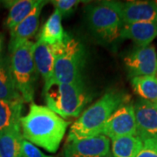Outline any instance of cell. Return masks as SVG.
Here are the masks:
<instances>
[{
	"label": "cell",
	"instance_id": "cell-29",
	"mask_svg": "<svg viewBox=\"0 0 157 157\" xmlns=\"http://www.w3.org/2000/svg\"><path fill=\"white\" fill-rule=\"evenodd\" d=\"M155 104H156V106H157V102H156V103H155Z\"/></svg>",
	"mask_w": 157,
	"mask_h": 157
},
{
	"label": "cell",
	"instance_id": "cell-23",
	"mask_svg": "<svg viewBox=\"0 0 157 157\" xmlns=\"http://www.w3.org/2000/svg\"><path fill=\"white\" fill-rule=\"evenodd\" d=\"M19 157H52L44 154L41 150H39L38 147L29 142L28 140L23 139L21 142V148Z\"/></svg>",
	"mask_w": 157,
	"mask_h": 157
},
{
	"label": "cell",
	"instance_id": "cell-15",
	"mask_svg": "<svg viewBox=\"0 0 157 157\" xmlns=\"http://www.w3.org/2000/svg\"><path fill=\"white\" fill-rule=\"evenodd\" d=\"M0 101H24L15 84L8 56L0 58Z\"/></svg>",
	"mask_w": 157,
	"mask_h": 157
},
{
	"label": "cell",
	"instance_id": "cell-24",
	"mask_svg": "<svg viewBox=\"0 0 157 157\" xmlns=\"http://www.w3.org/2000/svg\"><path fill=\"white\" fill-rule=\"evenodd\" d=\"M136 157H157V137L143 140V146Z\"/></svg>",
	"mask_w": 157,
	"mask_h": 157
},
{
	"label": "cell",
	"instance_id": "cell-21",
	"mask_svg": "<svg viewBox=\"0 0 157 157\" xmlns=\"http://www.w3.org/2000/svg\"><path fill=\"white\" fill-rule=\"evenodd\" d=\"M135 93L144 101L157 102V78L155 76H137L131 78Z\"/></svg>",
	"mask_w": 157,
	"mask_h": 157
},
{
	"label": "cell",
	"instance_id": "cell-28",
	"mask_svg": "<svg viewBox=\"0 0 157 157\" xmlns=\"http://www.w3.org/2000/svg\"><path fill=\"white\" fill-rule=\"evenodd\" d=\"M155 3H156V5H157V1H155Z\"/></svg>",
	"mask_w": 157,
	"mask_h": 157
},
{
	"label": "cell",
	"instance_id": "cell-16",
	"mask_svg": "<svg viewBox=\"0 0 157 157\" xmlns=\"http://www.w3.org/2000/svg\"><path fill=\"white\" fill-rule=\"evenodd\" d=\"M23 139L20 124L0 131V157H19Z\"/></svg>",
	"mask_w": 157,
	"mask_h": 157
},
{
	"label": "cell",
	"instance_id": "cell-25",
	"mask_svg": "<svg viewBox=\"0 0 157 157\" xmlns=\"http://www.w3.org/2000/svg\"><path fill=\"white\" fill-rule=\"evenodd\" d=\"M2 40H3V39H2V37L0 36V52H1V49H2Z\"/></svg>",
	"mask_w": 157,
	"mask_h": 157
},
{
	"label": "cell",
	"instance_id": "cell-5",
	"mask_svg": "<svg viewBox=\"0 0 157 157\" xmlns=\"http://www.w3.org/2000/svg\"><path fill=\"white\" fill-rule=\"evenodd\" d=\"M86 20L91 32L104 43L120 38L122 21L114 1H101L86 8Z\"/></svg>",
	"mask_w": 157,
	"mask_h": 157
},
{
	"label": "cell",
	"instance_id": "cell-9",
	"mask_svg": "<svg viewBox=\"0 0 157 157\" xmlns=\"http://www.w3.org/2000/svg\"><path fill=\"white\" fill-rule=\"evenodd\" d=\"M123 25L134 23H157V5L155 1L133 0L114 1Z\"/></svg>",
	"mask_w": 157,
	"mask_h": 157
},
{
	"label": "cell",
	"instance_id": "cell-2",
	"mask_svg": "<svg viewBox=\"0 0 157 157\" xmlns=\"http://www.w3.org/2000/svg\"><path fill=\"white\" fill-rule=\"evenodd\" d=\"M128 96L121 92L110 90L87 107L69 129L67 140L92 138L103 135L106 123Z\"/></svg>",
	"mask_w": 157,
	"mask_h": 157
},
{
	"label": "cell",
	"instance_id": "cell-3",
	"mask_svg": "<svg viewBox=\"0 0 157 157\" xmlns=\"http://www.w3.org/2000/svg\"><path fill=\"white\" fill-rule=\"evenodd\" d=\"M44 96L46 107L63 119L78 117L91 101L84 83L67 84L52 79L45 83Z\"/></svg>",
	"mask_w": 157,
	"mask_h": 157
},
{
	"label": "cell",
	"instance_id": "cell-18",
	"mask_svg": "<svg viewBox=\"0 0 157 157\" xmlns=\"http://www.w3.org/2000/svg\"><path fill=\"white\" fill-rule=\"evenodd\" d=\"M38 0H17L9 3V12L6 20V26L13 29L33 11L39 4Z\"/></svg>",
	"mask_w": 157,
	"mask_h": 157
},
{
	"label": "cell",
	"instance_id": "cell-19",
	"mask_svg": "<svg viewBox=\"0 0 157 157\" xmlns=\"http://www.w3.org/2000/svg\"><path fill=\"white\" fill-rule=\"evenodd\" d=\"M143 146V140L137 135H126L112 140L113 157H136Z\"/></svg>",
	"mask_w": 157,
	"mask_h": 157
},
{
	"label": "cell",
	"instance_id": "cell-14",
	"mask_svg": "<svg viewBox=\"0 0 157 157\" xmlns=\"http://www.w3.org/2000/svg\"><path fill=\"white\" fill-rule=\"evenodd\" d=\"M157 37V23L142 22L123 25L120 38L130 39L138 47L150 45Z\"/></svg>",
	"mask_w": 157,
	"mask_h": 157
},
{
	"label": "cell",
	"instance_id": "cell-26",
	"mask_svg": "<svg viewBox=\"0 0 157 157\" xmlns=\"http://www.w3.org/2000/svg\"><path fill=\"white\" fill-rule=\"evenodd\" d=\"M103 157H113V155H112V153L110 152L109 154H107V155H105V156H103Z\"/></svg>",
	"mask_w": 157,
	"mask_h": 157
},
{
	"label": "cell",
	"instance_id": "cell-27",
	"mask_svg": "<svg viewBox=\"0 0 157 157\" xmlns=\"http://www.w3.org/2000/svg\"><path fill=\"white\" fill-rule=\"evenodd\" d=\"M155 77H156V78H157V73H156V74H155Z\"/></svg>",
	"mask_w": 157,
	"mask_h": 157
},
{
	"label": "cell",
	"instance_id": "cell-17",
	"mask_svg": "<svg viewBox=\"0 0 157 157\" xmlns=\"http://www.w3.org/2000/svg\"><path fill=\"white\" fill-rule=\"evenodd\" d=\"M62 16L54 10L40 31L38 40L48 45H54L64 40L66 34L62 26Z\"/></svg>",
	"mask_w": 157,
	"mask_h": 157
},
{
	"label": "cell",
	"instance_id": "cell-7",
	"mask_svg": "<svg viewBox=\"0 0 157 157\" xmlns=\"http://www.w3.org/2000/svg\"><path fill=\"white\" fill-rule=\"evenodd\" d=\"M103 135L111 140L126 135H136L134 103L127 98L113 113L106 123Z\"/></svg>",
	"mask_w": 157,
	"mask_h": 157
},
{
	"label": "cell",
	"instance_id": "cell-1",
	"mask_svg": "<svg viewBox=\"0 0 157 157\" xmlns=\"http://www.w3.org/2000/svg\"><path fill=\"white\" fill-rule=\"evenodd\" d=\"M69 123L48 107L32 103L20 119L23 138L49 153H56Z\"/></svg>",
	"mask_w": 157,
	"mask_h": 157
},
{
	"label": "cell",
	"instance_id": "cell-8",
	"mask_svg": "<svg viewBox=\"0 0 157 157\" xmlns=\"http://www.w3.org/2000/svg\"><path fill=\"white\" fill-rule=\"evenodd\" d=\"M124 64L131 78L137 76H155L157 73V54L152 45L138 47L124 58Z\"/></svg>",
	"mask_w": 157,
	"mask_h": 157
},
{
	"label": "cell",
	"instance_id": "cell-12",
	"mask_svg": "<svg viewBox=\"0 0 157 157\" xmlns=\"http://www.w3.org/2000/svg\"><path fill=\"white\" fill-rule=\"evenodd\" d=\"M136 135L142 140L157 137V106L140 99L134 103Z\"/></svg>",
	"mask_w": 157,
	"mask_h": 157
},
{
	"label": "cell",
	"instance_id": "cell-20",
	"mask_svg": "<svg viewBox=\"0 0 157 157\" xmlns=\"http://www.w3.org/2000/svg\"><path fill=\"white\" fill-rule=\"evenodd\" d=\"M23 108V101H0V131L20 124Z\"/></svg>",
	"mask_w": 157,
	"mask_h": 157
},
{
	"label": "cell",
	"instance_id": "cell-11",
	"mask_svg": "<svg viewBox=\"0 0 157 157\" xmlns=\"http://www.w3.org/2000/svg\"><path fill=\"white\" fill-rule=\"evenodd\" d=\"M67 34L63 41L54 45H48L37 40L34 43L33 59L38 73L41 75L45 83L50 81L52 78V73L57 57L59 55L66 43Z\"/></svg>",
	"mask_w": 157,
	"mask_h": 157
},
{
	"label": "cell",
	"instance_id": "cell-22",
	"mask_svg": "<svg viewBox=\"0 0 157 157\" xmlns=\"http://www.w3.org/2000/svg\"><path fill=\"white\" fill-rule=\"evenodd\" d=\"M80 2L78 0H55L52 1V6H54L55 11H57L62 17H67L72 14L76 7Z\"/></svg>",
	"mask_w": 157,
	"mask_h": 157
},
{
	"label": "cell",
	"instance_id": "cell-13",
	"mask_svg": "<svg viewBox=\"0 0 157 157\" xmlns=\"http://www.w3.org/2000/svg\"><path fill=\"white\" fill-rule=\"evenodd\" d=\"M45 1H39V4L22 22H20L11 30V38L9 42V51L11 52L16 47L23 43L29 41L37 33L39 25V17Z\"/></svg>",
	"mask_w": 157,
	"mask_h": 157
},
{
	"label": "cell",
	"instance_id": "cell-6",
	"mask_svg": "<svg viewBox=\"0 0 157 157\" xmlns=\"http://www.w3.org/2000/svg\"><path fill=\"white\" fill-rule=\"evenodd\" d=\"M85 64V51L82 45L67 34L65 45L54 64L52 80L67 83H83L82 73Z\"/></svg>",
	"mask_w": 157,
	"mask_h": 157
},
{
	"label": "cell",
	"instance_id": "cell-10",
	"mask_svg": "<svg viewBox=\"0 0 157 157\" xmlns=\"http://www.w3.org/2000/svg\"><path fill=\"white\" fill-rule=\"evenodd\" d=\"M110 153V140L101 135L92 138L67 140L65 157H103Z\"/></svg>",
	"mask_w": 157,
	"mask_h": 157
},
{
	"label": "cell",
	"instance_id": "cell-4",
	"mask_svg": "<svg viewBox=\"0 0 157 157\" xmlns=\"http://www.w3.org/2000/svg\"><path fill=\"white\" fill-rule=\"evenodd\" d=\"M34 43L31 40L19 45L11 52V67L17 89L25 102H33L38 71L33 59Z\"/></svg>",
	"mask_w": 157,
	"mask_h": 157
}]
</instances>
